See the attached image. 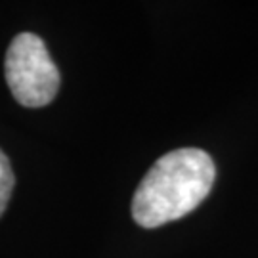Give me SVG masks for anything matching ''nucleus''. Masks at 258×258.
I'll return each mask as SVG.
<instances>
[{
  "label": "nucleus",
  "instance_id": "nucleus-3",
  "mask_svg": "<svg viewBox=\"0 0 258 258\" xmlns=\"http://www.w3.org/2000/svg\"><path fill=\"white\" fill-rule=\"evenodd\" d=\"M14 184H16V178H14V170L10 165L8 157L4 155V151L0 149V216L4 214L8 201L14 191Z\"/></svg>",
  "mask_w": 258,
  "mask_h": 258
},
{
  "label": "nucleus",
  "instance_id": "nucleus-2",
  "mask_svg": "<svg viewBox=\"0 0 258 258\" xmlns=\"http://www.w3.org/2000/svg\"><path fill=\"white\" fill-rule=\"evenodd\" d=\"M4 73L16 102L25 107H44L59 90V71L42 38L33 33H21L12 40Z\"/></svg>",
  "mask_w": 258,
  "mask_h": 258
},
{
  "label": "nucleus",
  "instance_id": "nucleus-1",
  "mask_svg": "<svg viewBox=\"0 0 258 258\" xmlns=\"http://www.w3.org/2000/svg\"><path fill=\"white\" fill-rule=\"evenodd\" d=\"M214 176V161L203 149H174L157 159L132 199L136 224L159 228L189 214L207 199Z\"/></svg>",
  "mask_w": 258,
  "mask_h": 258
}]
</instances>
